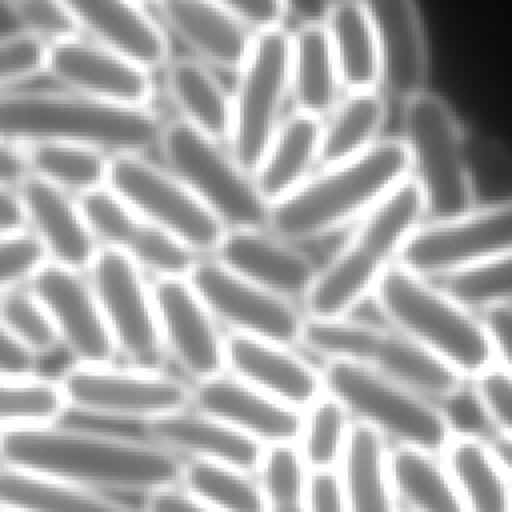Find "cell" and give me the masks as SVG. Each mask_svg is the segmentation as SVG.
I'll return each mask as SVG.
<instances>
[{
  "instance_id": "f1b7e54d",
  "label": "cell",
  "mask_w": 512,
  "mask_h": 512,
  "mask_svg": "<svg viewBox=\"0 0 512 512\" xmlns=\"http://www.w3.org/2000/svg\"><path fill=\"white\" fill-rule=\"evenodd\" d=\"M322 120L292 112L270 140L252 178L268 206L302 186L318 166Z\"/></svg>"
},
{
  "instance_id": "e0dca14e",
  "label": "cell",
  "mask_w": 512,
  "mask_h": 512,
  "mask_svg": "<svg viewBox=\"0 0 512 512\" xmlns=\"http://www.w3.org/2000/svg\"><path fill=\"white\" fill-rule=\"evenodd\" d=\"M76 198L98 244L122 252L154 280L186 278L200 258L174 236L138 216L108 186Z\"/></svg>"
},
{
  "instance_id": "e575fe53",
  "label": "cell",
  "mask_w": 512,
  "mask_h": 512,
  "mask_svg": "<svg viewBox=\"0 0 512 512\" xmlns=\"http://www.w3.org/2000/svg\"><path fill=\"white\" fill-rule=\"evenodd\" d=\"M388 468L396 498L410 512H466L444 462L434 454L396 446L388 454Z\"/></svg>"
},
{
  "instance_id": "603a6c76",
  "label": "cell",
  "mask_w": 512,
  "mask_h": 512,
  "mask_svg": "<svg viewBox=\"0 0 512 512\" xmlns=\"http://www.w3.org/2000/svg\"><path fill=\"white\" fill-rule=\"evenodd\" d=\"M224 348L226 368L236 378L296 410H306L324 394L322 372L290 346L230 334Z\"/></svg>"
},
{
  "instance_id": "4dcf8cb0",
  "label": "cell",
  "mask_w": 512,
  "mask_h": 512,
  "mask_svg": "<svg viewBox=\"0 0 512 512\" xmlns=\"http://www.w3.org/2000/svg\"><path fill=\"white\" fill-rule=\"evenodd\" d=\"M340 88L324 24L298 26L290 38V96L294 112L324 120L336 108Z\"/></svg>"
},
{
  "instance_id": "74e56055",
  "label": "cell",
  "mask_w": 512,
  "mask_h": 512,
  "mask_svg": "<svg viewBox=\"0 0 512 512\" xmlns=\"http://www.w3.org/2000/svg\"><path fill=\"white\" fill-rule=\"evenodd\" d=\"M182 490L214 512H266L260 482L246 470L192 460L182 466Z\"/></svg>"
},
{
  "instance_id": "44dd1931",
  "label": "cell",
  "mask_w": 512,
  "mask_h": 512,
  "mask_svg": "<svg viewBox=\"0 0 512 512\" xmlns=\"http://www.w3.org/2000/svg\"><path fill=\"white\" fill-rule=\"evenodd\" d=\"M212 258L286 300H302L318 270L294 242L276 236L268 228L226 230Z\"/></svg>"
},
{
  "instance_id": "30bf717a",
  "label": "cell",
  "mask_w": 512,
  "mask_h": 512,
  "mask_svg": "<svg viewBox=\"0 0 512 512\" xmlns=\"http://www.w3.org/2000/svg\"><path fill=\"white\" fill-rule=\"evenodd\" d=\"M290 38L284 26L256 32L230 92L232 124L226 148L250 174L284 120L282 110L290 96Z\"/></svg>"
},
{
  "instance_id": "d590c367",
  "label": "cell",
  "mask_w": 512,
  "mask_h": 512,
  "mask_svg": "<svg viewBox=\"0 0 512 512\" xmlns=\"http://www.w3.org/2000/svg\"><path fill=\"white\" fill-rule=\"evenodd\" d=\"M0 506L22 512H140L94 490L0 468Z\"/></svg>"
},
{
  "instance_id": "7c38bea8",
  "label": "cell",
  "mask_w": 512,
  "mask_h": 512,
  "mask_svg": "<svg viewBox=\"0 0 512 512\" xmlns=\"http://www.w3.org/2000/svg\"><path fill=\"white\" fill-rule=\"evenodd\" d=\"M512 254V196L420 224L398 262L424 278H448Z\"/></svg>"
},
{
  "instance_id": "484cf974",
  "label": "cell",
  "mask_w": 512,
  "mask_h": 512,
  "mask_svg": "<svg viewBox=\"0 0 512 512\" xmlns=\"http://www.w3.org/2000/svg\"><path fill=\"white\" fill-rule=\"evenodd\" d=\"M18 192L28 230L42 244L48 260L86 274L102 246L94 238L78 198L36 176H30Z\"/></svg>"
},
{
  "instance_id": "db71d44e",
  "label": "cell",
  "mask_w": 512,
  "mask_h": 512,
  "mask_svg": "<svg viewBox=\"0 0 512 512\" xmlns=\"http://www.w3.org/2000/svg\"><path fill=\"white\" fill-rule=\"evenodd\" d=\"M28 230L24 202L18 190L0 186V236Z\"/></svg>"
},
{
  "instance_id": "ee69618b",
  "label": "cell",
  "mask_w": 512,
  "mask_h": 512,
  "mask_svg": "<svg viewBox=\"0 0 512 512\" xmlns=\"http://www.w3.org/2000/svg\"><path fill=\"white\" fill-rule=\"evenodd\" d=\"M20 24V32L46 46L80 34L60 0H4Z\"/></svg>"
},
{
  "instance_id": "5b68a950",
  "label": "cell",
  "mask_w": 512,
  "mask_h": 512,
  "mask_svg": "<svg viewBox=\"0 0 512 512\" xmlns=\"http://www.w3.org/2000/svg\"><path fill=\"white\" fill-rule=\"evenodd\" d=\"M372 296L392 328L406 334L462 378H474L494 364L480 316L442 286H434L400 262L380 278Z\"/></svg>"
},
{
  "instance_id": "ac0fdd59",
  "label": "cell",
  "mask_w": 512,
  "mask_h": 512,
  "mask_svg": "<svg viewBox=\"0 0 512 512\" xmlns=\"http://www.w3.org/2000/svg\"><path fill=\"white\" fill-rule=\"evenodd\" d=\"M152 292L166 354L196 382L222 376L226 338L188 278H156Z\"/></svg>"
},
{
  "instance_id": "681fc988",
  "label": "cell",
  "mask_w": 512,
  "mask_h": 512,
  "mask_svg": "<svg viewBox=\"0 0 512 512\" xmlns=\"http://www.w3.org/2000/svg\"><path fill=\"white\" fill-rule=\"evenodd\" d=\"M240 18L252 32L284 26L286 12L280 0H212Z\"/></svg>"
},
{
  "instance_id": "2e32d148",
  "label": "cell",
  "mask_w": 512,
  "mask_h": 512,
  "mask_svg": "<svg viewBox=\"0 0 512 512\" xmlns=\"http://www.w3.org/2000/svg\"><path fill=\"white\" fill-rule=\"evenodd\" d=\"M44 72L64 90L130 108H150L152 70L82 34L48 46Z\"/></svg>"
},
{
  "instance_id": "9c48e42d",
  "label": "cell",
  "mask_w": 512,
  "mask_h": 512,
  "mask_svg": "<svg viewBox=\"0 0 512 512\" xmlns=\"http://www.w3.org/2000/svg\"><path fill=\"white\" fill-rule=\"evenodd\" d=\"M164 166L222 222L226 230L268 228L270 206L230 150L184 124L164 122L158 148Z\"/></svg>"
},
{
  "instance_id": "7402d4cb",
  "label": "cell",
  "mask_w": 512,
  "mask_h": 512,
  "mask_svg": "<svg viewBox=\"0 0 512 512\" xmlns=\"http://www.w3.org/2000/svg\"><path fill=\"white\" fill-rule=\"evenodd\" d=\"M380 52V88L400 102L426 90L428 46L414 0H360Z\"/></svg>"
},
{
  "instance_id": "11a10c76",
  "label": "cell",
  "mask_w": 512,
  "mask_h": 512,
  "mask_svg": "<svg viewBox=\"0 0 512 512\" xmlns=\"http://www.w3.org/2000/svg\"><path fill=\"white\" fill-rule=\"evenodd\" d=\"M146 512H214L178 488L150 494Z\"/></svg>"
},
{
  "instance_id": "60d3db41",
  "label": "cell",
  "mask_w": 512,
  "mask_h": 512,
  "mask_svg": "<svg viewBox=\"0 0 512 512\" xmlns=\"http://www.w3.org/2000/svg\"><path fill=\"white\" fill-rule=\"evenodd\" d=\"M258 472L266 512H310V472L300 456L298 446H266Z\"/></svg>"
},
{
  "instance_id": "7bdbcfd3",
  "label": "cell",
  "mask_w": 512,
  "mask_h": 512,
  "mask_svg": "<svg viewBox=\"0 0 512 512\" xmlns=\"http://www.w3.org/2000/svg\"><path fill=\"white\" fill-rule=\"evenodd\" d=\"M442 288L468 308L512 304V254L442 280Z\"/></svg>"
},
{
  "instance_id": "f546056e",
  "label": "cell",
  "mask_w": 512,
  "mask_h": 512,
  "mask_svg": "<svg viewBox=\"0 0 512 512\" xmlns=\"http://www.w3.org/2000/svg\"><path fill=\"white\" fill-rule=\"evenodd\" d=\"M388 454L384 436L364 424H352L338 468L346 512H400Z\"/></svg>"
},
{
  "instance_id": "6da1fadb",
  "label": "cell",
  "mask_w": 512,
  "mask_h": 512,
  "mask_svg": "<svg viewBox=\"0 0 512 512\" xmlns=\"http://www.w3.org/2000/svg\"><path fill=\"white\" fill-rule=\"evenodd\" d=\"M0 462L74 488L146 494L176 488L184 466L156 442L54 424L0 432Z\"/></svg>"
},
{
  "instance_id": "b9f144b4",
  "label": "cell",
  "mask_w": 512,
  "mask_h": 512,
  "mask_svg": "<svg viewBox=\"0 0 512 512\" xmlns=\"http://www.w3.org/2000/svg\"><path fill=\"white\" fill-rule=\"evenodd\" d=\"M0 320L34 356L50 354L60 344L48 310L30 286L0 294Z\"/></svg>"
},
{
  "instance_id": "d6986e66",
  "label": "cell",
  "mask_w": 512,
  "mask_h": 512,
  "mask_svg": "<svg viewBox=\"0 0 512 512\" xmlns=\"http://www.w3.org/2000/svg\"><path fill=\"white\" fill-rule=\"evenodd\" d=\"M78 364H110L116 348L84 272L46 262L28 284Z\"/></svg>"
},
{
  "instance_id": "816d5d0a",
  "label": "cell",
  "mask_w": 512,
  "mask_h": 512,
  "mask_svg": "<svg viewBox=\"0 0 512 512\" xmlns=\"http://www.w3.org/2000/svg\"><path fill=\"white\" fill-rule=\"evenodd\" d=\"M32 176L26 146L16 140L0 138V186L18 190Z\"/></svg>"
},
{
  "instance_id": "f907efd6",
  "label": "cell",
  "mask_w": 512,
  "mask_h": 512,
  "mask_svg": "<svg viewBox=\"0 0 512 512\" xmlns=\"http://www.w3.org/2000/svg\"><path fill=\"white\" fill-rule=\"evenodd\" d=\"M308 502L310 512H346L338 470L310 472Z\"/></svg>"
},
{
  "instance_id": "ab89813d",
  "label": "cell",
  "mask_w": 512,
  "mask_h": 512,
  "mask_svg": "<svg viewBox=\"0 0 512 512\" xmlns=\"http://www.w3.org/2000/svg\"><path fill=\"white\" fill-rule=\"evenodd\" d=\"M66 408L58 382L38 376H0V432L52 424Z\"/></svg>"
},
{
  "instance_id": "d6a6232c",
  "label": "cell",
  "mask_w": 512,
  "mask_h": 512,
  "mask_svg": "<svg viewBox=\"0 0 512 512\" xmlns=\"http://www.w3.org/2000/svg\"><path fill=\"white\" fill-rule=\"evenodd\" d=\"M324 28L346 92L380 88V52L360 0H334Z\"/></svg>"
},
{
  "instance_id": "277c9868",
  "label": "cell",
  "mask_w": 512,
  "mask_h": 512,
  "mask_svg": "<svg viewBox=\"0 0 512 512\" xmlns=\"http://www.w3.org/2000/svg\"><path fill=\"white\" fill-rule=\"evenodd\" d=\"M424 222V198L418 184L408 178L362 216L340 250L316 270L302 298L306 318L348 316L374 294L380 278L398 262L404 244Z\"/></svg>"
},
{
  "instance_id": "cb8c5ba5",
  "label": "cell",
  "mask_w": 512,
  "mask_h": 512,
  "mask_svg": "<svg viewBox=\"0 0 512 512\" xmlns=\"http://www.w3.org/2000/svg\"><path fill=\"white\" fill-rule=\"evenodd\" d=\"M196 410L224 420L264 446L296 444L302 412L260 392L236 376H216L192 390Z\"/></svg>"
},
{
  "instance_id": "8fae6325",
  "label": "cell",
  "mask_w": 512,
  "mask_h": 512,
  "mask_svg": "<svg viewBox=\"0 0 512 512\" xmlns=\"http://www.w3.org/2000/svg\"><path fill=\"white\" fill-rule=\"evenodd\" d=\"M138 216L174 236L196 256H212L226 228L176 178L146 154H118L110 158L108 184Z\"/></svg>"
},
{
  "instance_id": "f35d334b",
  "label": "cell",
  "mask_w": 512,
  "mask_h": 512,
  "mask_svg": "<svg viewBox=\"0 0 512 512\" xmlns=\"http://www.w3.org/2000/svg\"><path fill=\"white\" fill-rule=\"evenodd\" d=\"M350 428V414L326 392L306 408V414H302L298 450L308 472H330L340 468Z\"/></svg>"
},
{
  "instance_id": "f6af8a7d",
  "label": "cell",
  "mask_w": 512,
  "mask_h": 512,
  "mask_svg": "<svg viewBox=\"0 0 512 512\" xmlns=\"http://www.w3.org/2000/svg\"><path fill=\"white\" fill-rule=\"evenodd\" d=\"M50 262L30 230L0 236V294L22 288Z\"/></svg>"
},
{
  "instance_id": "5bb4252c",
  "label": "cell",
  "mask_w": 512,
  "mask_h": 512,
  "mask_svg": "<svg viewBox=\"0 0 512 512\" xmlns=\"http://www.w3.org/2000/svg\"><path fill=\"white\" fill-rule=\"evenodd\" d=\"M58 386L66 406L124 420L152 422L192 402V390L182 380L136 366L76 364L58 378Z\"/></svg>"
},
{
  "instance_id": "52a82bcc",
  "label": "cell",
  "mask_w": 512,
  "mask_h": 512,
  "mask_svg": "<svg viewBox=\"0 0 512 512\" xmlns=\"http://www.w3.org/2000/svg\"><path fill=\"white\" fill-rule=\"evenodd\" d=\"M328 360L350 362L392 378L416 392L448 400L462 390V376L396 328L362 320L306 318L300 342Z\"/></svg>"
},
{
  "instance_id": "836d02e7",
  "label": "cell",
  "mask_w": 512,
  "mask_h": 512,
  "mask_svg": "<svg viewBox=\"0 0 512 512\" xmlns=\"http://www.w3.org/2000/svg\"><path fill=\"white\" fill-rule=\"evenodd\" d=\"M386 98L378 88L346 92L322 120L318 168L342 164L368 152L380 138Z\"/></svg>"
},
{
  "instance_id": "6f0895ef",
  "label": "cell",
  "mask_w": 512,
  "mask_h": 512,
  "mask_svg": "<svg viewBox=\"0 0 512 512\" xmlns=\"http://www.w3.org/2000/svg\"><path fill=\"white\" fill-rule=\"evenodd\" d=\"M488 444H490L500 468L504 470V474L512 482V438L496 434Z\"/></svg>"
},
{
  "instance_id": "9a60e30c",
  "label": "cell",
  "mask_w": 512,
  "mask_h": 512,
  "mask_svg": "<svg viewBox=\"0 0 512 512\" xmlns=\"http://www.w3.org/2000/svg\"><path fill=\"white\" fill-rule=\"evenodd\" d=\"M186 278L212 316L232 330L230 334L284 346L300 342L306 318L292 300L256 286L212 256H200Z\"/></svg>"
},
{
  "instance_id": "4316f807",
  "label": "cell",
  "mask_w": 512,
  "mask_h": 512,
  "mask_svg": "<svg viewBox=\"0 0 512 512\" xmlns=\"http://www.w3.org/2000/svg\"><path fill=\"white\" fill-rule=\"evenodd\" d=\"M146 430L152 442L172 452H186L194 460L226 464L246 472L260 468L266 450L258 440L200 410H180L156 418L146 422Z\"/></svg>"
},
{
  "instance_id": "bcb514c9",
  "label": "cell",
  "mask_w": 512,
  "mask_h": 512,
  "mask_svg": "<svg viewBox=\"0 0 512 512\" xmlns=\"http://www.w3.org/2000/svg\"><path fill=\"white\" fill-rule=\"evenodd\" d=\"M48 46L24 32L0 36V94L36 78L46 68Z\"/></svg>"
},
{
  "instance_id": "9f6ffc18",
  "label": "cell",
  "mask_w": 512,
  "mask_h": 512,
  "mask_svg": "<svg viewBox=\"0 0 512 512\" xmlns=\"http://www.w3.org/2000/svg\"><path fill=\"white\" fill-rule=\"evenodd\" d=\"M286 18H292L298 26L324 24L334 0H280Z\"/></svg>"
},
{
  "instance_id": "d4e9b609",
  "label": "cell",
  "mask_w": 512,
  "mask_h": 512,
  "mask_svg": "<svg viewBox=\"0 0 512 512\" xmlns=\"http://www.w3.org/2000/svg\"><path fill=\"white\" fill-rule=\"evenodd\" d=\"M78 32L148 70L170 60V42L154 14L134 0H60Z\"/></svg>"
},
{
  "instance_id": "ba28073f",
  "label": "cell",
  "mask_w": 512,
  "mask_h": 512,
  "mask_svg": "<svg viewBox=\"0 0 512 512\" xmlns=\"http://www.w3.org/2000/svg\"><path fill=\"white\" fill-rule=\"evenodd\" d=\"M320 372L326 394L358 424L396 440L398 446L438 454L454 436L444 410L406 384L340 360H328Z\"/></svg>"
},
{
  "instance_id": "83f0119b",
  "label": "cell",
  "mask_w": 512,
  "mask_h": 512,
  "mask_svg": "<svg viewBox=\"0 0 512 512\" xmlns=\"http://www.w3.org/2000/svg\"><path fill=\"white\" fill-rule=\"evenodd\" d=\"M162 82L184 124L224 146L228 144L232 94L210 66L196 58H170L162 66Z\"/></svg>"
},
{
  "instance_id": "ffe728a7",
  "label": "cell",
  "mask_w": 512,
  "mask_h": 512,
  "mask_svg": "<svg viewBox=\"0 0 512 512\" xmlns=\"http://www.w3.org/2000/svg\"><path fill=\"white\" fill-rule=\"evenodd\" d=\"M150 12L196 60L232 74L244 64L256 34L212 0H154Z\"/></svg>"
},
{
  "instance_id": "4fadbf2b",
  "label": "cell",
  "mask_w": 512,
  "mask_h": 512,
  "mask_svg": "<svg viewBox=\"0 0 512 512\" xmlns=\"http://www.w3.org/2000/svg\"><path fill=\"white\" fill-rule=\"evenodd\" d=\"M86 278L96 294L116 352L130 366L160 370L166 350L160 336L152 282L122 252L100 248Z\"/></svg>"
},
{
  "instance_id": "3957f363",
  "label": "cell",
  "mask_w": 512,
  "mask_h": 512,
  "mask_svg": "<svg viewBox=\"0 0 512 512\" xmlns=\"http://www.w3.org/2000/svg\"><path fill=\"white\" fill-rule=\"evenodd\" d=\"M410 178L400 138H380L354 160L320 168L302 186L270 206L268 230L288 242L328 236L358 222Z\"/></svg>"
},
{
  "instance_id": "91938a15",
  "label": "cell",
  "mask_w": 512,
  "mask_h": 512,
  "mask_svg": "<svg viewBox=\"0 0 512 512\" xmlns=\"http://www.w3.org/2000/svg\"><path fill=\"white\" fill-rule=\"evenodd\" d=\"M0 512H22V510H14V508H6V506H0Z\"/></svg>"
},
{
  "instance_id": "7dc6e473",
  "label": "cell",
  "mask_w": 512,
  "mask_h": 512,
  "mask_svg": "<svg viewBox=\"0 0 512 512\" xmlns=\"http://www.w3.org/2000/svg\"><path fill=\"white\" fill-rule=\"evenodd\" d=\"M472 394L496 434L512 438V374L492 364L472 378Z\"/></svg>"
},
{
  "instance_id": "1f68e13d",
  "label": "cell",
  "mask_w": 512,
  "mask_h": 512,
  "mask_svg": "<svg viewBox=\"0 0 512 512\" xmlns=\"http://www.w3.org/2000/svg\"><path fill=\"white\" fill-rule=\"evenodd\" d=\"M442 462L466 512H512V482L488 442L474 434H454Z\"/></svg>"
},
{
  "instance_id": "c3c4849f",
  "label": "cell",
  "mask_w": 512,
  "mask_h": 512,
  "mask_svg": "<svg viewBox=\"0 0 512 512\" xmlns=\"http://www.w3.org/2000/svg\"><path fill=\"white\" fill-rule=\"evenodd\" d=\"M494 360L512 374V304H496L480 310Z\"/></svg>"
},
{
  "instance_id": "f5cc1de1",
  "label": "cell",
  "mask_w": 512,
  "mask_h": 512,
  "mask_svg": "<svg viewBox=\"0 0 512 512\" xmlns=\"http://www.w3.org/2000/svg\"><path fill=\"white\" fill-rule=\"evenodd\" d=\"M36 356L0 320V376H32Z\"/></svg>"
},
{
  "instance_id": "8992f818",
  "label": "cell",
  "mask_w": 512,
  "mask_h": 512,
  "mask_svg": "<svg viewBox=\"0 0 512 512\" xmlns=\"http://www.w3.org/2000/svg\"><path fill=\"white\" fill-rule=\"evenodd\" d=\"M410 178L424 198L428 222L460 216L476 206L466 142L448 102L430 92L402 102V136Z\"/></svg>"
},
{
  "instance_id": "7a4b0ae2",
  "label": "cell",
  "mask_w": 512,
  "mask_h": 512,
  "mask_svg": "<svg viewBox=\"0 0 512 512\" xmlns=\"http://www.w3.org/2000/svg\"><path fill=\"white\" fill-rule=\"evenodd\" d=\"M164 120L150 108L100 102L70 90L0 94V138L22 144L66 142L118 154L158 148Z\"/></svg>"
},
{
  "instance_id": "8d00e7d4",
  "label": "cell",
  "mask_w": 512,
  "mask_h": 512,
  "mask_svg": "<svg viewBox=\"0 0 512 512\" xmlns=\"http://www.w3.org/2000/svg\"><path fill=\"white\" fill-rule=\"evenodd\" d=\"M24 146L32 176L72 196H82L108 184L112 156L102 150L66 142H32Z\"/></svg>"
},
{
  "instance_id": "680465c9",
  "label": "cell",
  "mask_w": 512,
  "mask_h": 512,
  "mask_svg": "<svg viewBox=\"0 0 512 512\" xmlns=\"http://www.w3.org/2000/svg\"><path fill=\"white\" fill-rule=\"evenodd\" d=\"M134 2H138L140 6H144V8H148V10H150V6L154 4V0H134Z\"/></svg>"
}]
</instances>
